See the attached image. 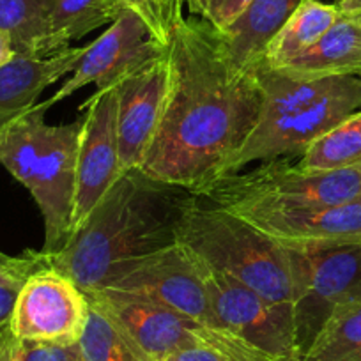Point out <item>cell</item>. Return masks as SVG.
<instances>
[{
	"label": "cell",
	"mask_w": 361,
	"mask_h": 361,
	"mask_svg": "<svg viewBox=\"0 0 361 361\" xmlns=\"http://www.w3.org/2000/svg\"><path fill=\"white\" fill-rule=\"evenodd\" d=\"M47 266H51V255L41 250H27L22 255H8L0 252V287L20 290L36 271Z\"/></svg>",
	"instance_id": "obj_24"
},
{
	"label": "cell",
	"mask_w": 361,
	"mask_h": 361,
	"mask_svg": "<svg viewBox=\"0 0 361 361\" xmlns=\"http://www.w3.org/2000/svg\"><path fill=\"white\" fill-rule=\"evenodd\" d=\"M296 165L307 170H333L361 165V110L315 140L303 156H300Z\"/></svg>",
	"instance_id": "obj_22"
},
{
	"label": "cell",
	"mask_w": 361,
	"mask_h": 361,
	"mask_svg": "<svg viewBox=\"0 0 361 361\" xmlns=\"http://www.w3.org/2000/svg\"><path fill=\"white\" fill-rule=\"evenodd\" d=\"M252 0H185L190 13L224 32L235 22Z\"/></svg>",
	"instance_id": "obj_25"
},
{
	"label": "cell",
	"mask_w": 361,
	"mask_h": 361,
	"mask_svg": "<svg viewBox=\"0 0 361 361\" xmlns=\"http://www.w3.org/2000/svg\"><path fill=\"white\" fill-rule=\"evenodd\" d=\"M342 16L336 4H324L321 0H303L275 34L264 51L262 64L276 68L310 50Z\"/></svg>",
	"instance_id": "obj_18"
},
{
	"label": "cell",
	"mask_w": 361,
	"mask_h": 361,
	"mask_svg": "<svg viewBox=\"0 0 361 361\" xmlns=\"http://www.w3.org/2000/svg\"><path fill=\"white\" fill-rule=\"evenodd\" d=\"M303 0H252L228 29L220 34L228 61L246 71L262 64L264 51Z\"/></svg>",
	"instance_id": "obj_16"
},
{
	"label": "cell",
	"mask_w": 361,
	"mask_h": 361,
	"mask_svg": "<svg viewBox=\"0 0 361 361\" xmlns=\"http://www.w3.org/2000/svg\"><path fill=\"white\" fill-rule=\"evenodd\" d=\"M179 243L211 269L269 301L293 305L289 250L239 214L193 193L180 218Z\"/></svg>",
	"instance_id": "obj_4"
},
{
	"label": "cell",
	"mask_w": 361,
	"mask_h": 361,
	"mask_svg": "<svg viewBox=\"0 0 361 361\" xmlns=\"http://www.w3.org/2000/svg\"><path fill=\"white\" fill-rule=\"evenodd\" d=\"M99 289L144 296L200 324L224 328L207 293L206 266L180 243L123 264Z\"/></svg>",
	"instance_id": "obj_7"
},
{
	"label": "cell",
	"mask_w": 361,
	"mask_h": 361,
	"mask_svg": "<svg viewBox=\"0 0 361 361\" xmlns=\"http://www.w3.org/2000/svg\"><path fill=\"white\" fill-rule=\"evenodd\" d=\"M89 312L87 294L64 273L47 266L18 290L9 326L22 342L75 345L82 338Z\"/></svg>",
	"instance_id": "obj_10"
},
{
	"label": "cell",
	"mask_w": 361,
	"mask_h": 361,
	"mask_svg": "<svg viewBox=\"0 0 361 361\" xmlns=\"http://www.w3.org/2000/svg\"><path fill=\"white\" fill-rule=\"evenodd\" d=\"M165 59V105L140 170L199 193L227 176L259 123V82L228 61L218 30L197 16L172 27Z\"/></svg>",
	"instance_id": "obj_1"
},
{
	"label": "cell",
	"mask_w": 361,
	"mask_h": 361,
	"mask_svg": "<svg viewBox=\"0 0 361 361\" xmlns=\"http://www.w3.org/2000/svg\"><path fill=\"white\" fill-rule=\"evenodd\" d=\"M354 18L357 20V23H360V27H361V15H357V16H354Z\"/></svg>",
	"instance_id": "obj_34"
},
{
	"label": "cell",
	"mask_w": 361,
	"mask_h": 361,
	"mask_svg": "<svg viewBox=\"0 0 361 361\" xmlns=\"http://www.w3.org/2000/svg\"><path fill=\"white\" fill-rule=\"evenodd\" d=\"M269 69H275L290 78L303 80L361 76L360 23L354 16L342 15L310 50L286 64Z\"/></svg>",
	"instance_id": "obj_17"
},
{
	"label": "cell",
	"mask_w": 361,
	"mask_h": 361,
	"mask_svg": "<svg viewBox=\"0 0 361 361\" xmlns=\"http://www.w3.org/2000/svg\"><path fill=\"white\" fill-rule=\"evenodd\" d=\"M15 343L16 336L13 335L9 322L8 324L0 326V361H11Z\"/></svg>",
	"instance_id": "obj_31"
},
{
	"label": "cell",
	"mask_w": 361,
	"mask_h": 361,
	"mask_svg": "<svg viewBox=\"0 0 361 361\" xmlns=\"http://www.w3.org/2000/svg\"><path fill=\"white\" fill-rule=\"evenodd\" d=\"M149 2H151L156 16L169 34L173 25H177L180 20L185 18L183 16V8L186 6L185 0H149Z\"/></svg>",
	"instance_id": "obj_28"
},
{
	"label": "cell",
	"mask_w": 361,
	"mask_h": 361,
	"mask_svg": "<svg viewBox=\"0 0 361 361\" xmlns=\"http://www.w3.org/2000/svg\"><path fill=\"white\" fill-rule=\"evenodd\" d=\"M166 361H232L228 360L224 354L216 353L213 349H207V347H195V349L180 350V353L173 354L172 357H169Z\"/></svg>",
	"instance_id": "obj_29"
},
{
	"label": "cell",
	"mask_w": 361,
	"mask_h": 361,
	"mask_svg": "<svg viewBox=\"0 0 361 361\" xmlns=\"http://www.w3.org/2000/svg\"><path fill=\"white\" fill-rule=\"evenodd\" d=\"M235 214L286 248L361 238V200L322 209H245Z\"/></svg>",
	"instance_id": "obj_14"
},
{
	"label": "cell",
	"mask_w": 361,
	"mask_h": 361,
	"mask_svg": "<svg viewBox=\"0 0 361 361\" xmlns=\"http://www.w3.org/2000/svg\"><path fill=\"white\" fill-rule=\"evenodd\" d=\"M83 47H69L51 57H15L0 69V131L37 105L44 90L73 73Z\"/></svg>",
	"instance_id": "obj_15"
},
{
	"label": "cell",
	"mask_w": 361,
	"mask_h": 361,
	"mask_svg": "<svg viewBox=\"0 0 361 361\" xmlns=\"http://www.w3.org/2000/svg\"><path fill=\"white\" fill-rule=\"evenodd\" d=\"M78 347L85 361H151L103 312L92 305Z\"/></svg>",
	"instance_id": "obj_23"
},
{
	"label": "cell",
	"mask_w": 361,
	"mask_h": 361,
	"mask_svg": "<svg viewBox=\"0 0 361 361\" xmlns=\"http://www.w3.org/2000/svg\"><path fill=\"white\" fill-rule=\"evenodd\" d=\"M48 102L37 103L0 131V165L36 200L44 224L41 252L57 253L71 238L82 119L48 124Z\"/></svg>",
	"instance_id": "obj_3"
},
{
	"label": "cell",
	"mask_w": 361,
	"mask_h": 361,
	"mask_svg": "<svg viewBox=\"0 0 361 361\" xmlns=\"http://www.w3.org/2000/svg\"><path fill=\"white\" fill-rule=\"evenodd\" d=\"M193 192L166 185L140 169L123 172L87 220L51 255V266L83 293L103 287L123 264L179 243Z\"/></svg>",
	"instance_id": "obj_2"
},
{
	"label": "cell",
	"mask_w": 361,
	"mask_h": 361,
	"mask_svg": "<svg viewBox=\"0 0 361 361\" xmlns=\"http://www.w3.org/2000/svg\"><path fill=\"white\" fill-rule=\"evenodd\" d=\"M13 59H15V51H13L11 43H9L6 34L0 32V69L4 68L6 64H9Z\"/></svg>",
	"instance_id": "obj_32"
},
{
	"label": "cell",
	"mask_w": 361,
	"mask_h": 361,
	"mask_svg": "<svg viewBox=\"0 0 361 361\" xmlns=\"http://www.w3.org/2000/svg\"><path fill=\"white\" fill-rule=\"evenodd\" d=\"M206 286L214 315L224 328L271 360H301L293 305L269 301L238 280L207 266Z\"/></svg>",
	"instance_id": "obj_9"
},
{
	"label": "cell",
	"mask_w": 361,
	"mask_h": 361,
	"mask_svg": "<svg viewBox=\"0 0 361 361\" xmlns=\"http://www.w3.org/2000/svg\"><path fill=\"white\" fill-rule=\"evenodd\" d=\"M121 4H123L124 9H130V11H133L135 15H138L144 20L149 32H151L152 39H156L161 44H166V41H169V32H166L165 27L161 25L159 18L156 16L154 9H152L149 0H121Z\"/></svg>",
	"instance_id": "obj_27"
},
{
	"label": "cell",
	"mask_w": 361,
	"mask_h": 361,
	"mask_svg": "<svg viewBox=\"0 0 361 361\" xmlns=\"http://www.w3.org/2000/svg\"><path fill=\"white\" fill-rule=\"evenodd\" d=\"M197 195L238 213L245 209H322L361 200V165L307 170L287 159L220 177Z\"/></svg>",
	"instance_id": "obj_5"
},
{
	"label": "cell",
	"mask_w": 361,
	"mask_h": 361,
	"mask_svg": "<svg viewBox=\"0 0 361 361\" xmlns=\"http://www.w3.org/2000/svg\"><path fill=\"white\" fill-rule=\"evenodd\" d=\"M169 85L165 50L119 83L117 144L123 172L140 169L161 119Z\"/></svg>",
	"instance_id": "obj_13"
},
{
	"label": "cell",
	"mask_w": 361,
	"mask_h": 361,
	"mask_svg": "<svg viewBox=\"0 0 361 361\" xmlns=\"http://www.w3.org/2000/svg\"><path fill=\"white\" fill-rule=\"evenodd\" d=\"M124 11L121 0H55L51 16L54 54L71 47L103 25H110Z\"/></svg>",
	"instance_id": "obj_20"
},
{
	"label": "cell",
	"mask_w": 361,
	"mask_h": 361,
	"mask_svg": "<svg viewBox=\"0 0 361 361\" xmlns=\"http://www.w3.org/2000/svg\"><path fill=\"white\" fill-rule=\"evenodd\" d=\"M16 294H18V290L0 287V326L8 324V322L11 321V314H13V308H15Z\"/></svg>",
	"instance_id": "obj_30"
},
{
	"label": "cell",
	"mask_w": 361,
	"mask_h": 361,
	"mask_svg": "<svg viewBox=\"0 0 361 361\" xmlns=\"http://www.w3.org/2000/svg\"><path fill=\"white\" fill-rule=\"evenodd\" d=\"M287 250L293 267L294 322L303 356L335 308L361 300V238L319 241Z\"/></svg>",
	"instance_id": "obj_6"
},
{
	"label": "cell",
	"mask_w": 361,
	"mask_h": 361,
	"mask_svg": "<svg viewBox=\"0 0 361 361\" xmlns=\"http://www.w3.org/2000/svg\"><path fill=\"white\" fill-rule=\"evenodd\" d=\"M300 361H361V300L335 308Z\"/></svg>",
	"instance_id": "obj_21"
},
{
	"label": "cell",
	"mask_w": 361,
	"mask_h": 361,
	"mask_svg": "<svg viewBox=\"0 0 361 361\" xmlns=\"http://www.w3.org/2000/svg\"><path fill=\"white\" fill-rule=\"evenodd\" d=\"M55 0H0V32L15 57H51V16Z\"/></svg>",
	"instance_id": "obj_19"
},
{
	"label": "cell",
	"mask_w": 361,
	"mask_h": 361,
	"mask_svg": "<svg viewBox=\"0 0 361 361\" xmlns=\"http://www.w3.org/2000/svg\"><path fill=\"white\" fill-rule=\"evenodd\" d=\"M163 50L165 44L152 39L144 20L124 9L98 39L83 47L71 76L47 99L48 105H57L87 85H96V90L112 89L158 59Z\"/></svg>",
	"instance_id": "obj_11"
},
{
	"label": "cell",
	"mask_w": 361,
	"mask_h": 361,
	"mask_svg": "<svg viewBox=\"0 0 361 361\" xmlns=\"http://www.w3.org/2000/svg\"><path fill=\"white\" fill-rule=\"evenodd\" d=\"M336 8L345 16H357L361 15V0H338Z\"/></svg>",
	"instance_id": "obj_33"
},
{
	"label": "cell",
	"mask_w": 361,
	"mask_h": 361,
	"mask_svg": "<svg viewBox=\"0 0 361 361\" xmlns=\"http://www.w3.org/2000/svg\"><path fill=\"white\" fill-rule=\"evenodd\" d=\"M357 110H361V76H343L328 94L312 105L275 119L259 121L232 159L228 173L239 172L253 161L303 156L315 140Z\"/></svg>",
	"instance_id": "obj_8"
},
{
	"label": "cell",
	"mask_w": 361,
	"mask_h": 361,
	"mask_svg": "<svg viewBox=\"0 0 361 361\" xmlns=\"http://www.w3.org/2000/svg\"><path fill=\"white\" fill-rule=\"evenodd\" d=\"M11 361H85L75 345H54V343L22 342L16 340Z\"/></svg>",
	"instance_id": "obj_26"
},
{
	"label": "cell",
	"mask_w": 361,
	"mask_h": 361,
	"mask_svg": "<svg viewBox=\"0 0 361 361\" xmlns=\"http://www.w3.org/2000/svg\"><path fill=\"white\" fill-rule=\"evenodd\" d=\"M117 94L119 85L96 90L83 110L76 159V195L71 235L123 173L117 144Z\"/></svg>",
	"instance_id": "obj_12"
}]
</instances>
